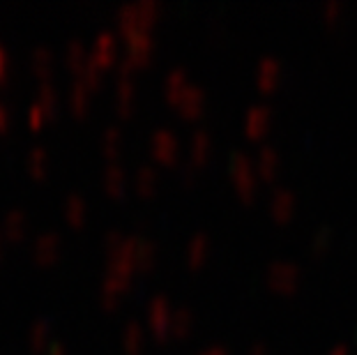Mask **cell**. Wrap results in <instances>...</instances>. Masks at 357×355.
Returning a JSON list of instances; mask_svg holds the SVG:
<instances>
[{
    "mask_svg": "<svg viewBox=\"0 0 357 355\" xmlns=\"http://www.w3.org/2000/svg\"><path fill=\"white\" fill-rule=\"evenodd\" d=\"M332 355H348V346H344V344H339L337 349L332 351Z\"/></svg>",
    "mask_w": 357,
    "mask_h": 355,
    "instance_id": "6da1fadb",
    "label": "cell"
},
{
    "mask_svg": "<svg viewBox=\"0 0 357 355\" xmlns=\"http://www.w3.org/2000/svg\"><path fill=\"white\" fill-rule=\"evenodd\" d=\"M0 70H3V54H0Z\"/></svg>",
    "mask_w": 357,
    "mask_h": 355,
    "instance_id": "7a4b0ae2",
    "label": "cell"
}]
</instances>
